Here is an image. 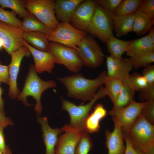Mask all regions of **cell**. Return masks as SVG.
Instances as JSON below:
<instances>
[{
  "label": "cell",
  "instance_id": "obj_29",
  "mask_svg": "<svg viewBox=\"0 0 154 154\" xmlns=\"http://www.w3.org/2000/svg\"><path fill=\"white\" fill-rule=\"evenodd\" d=\"M0 5L3 8H9L23 19L31 15L24 7L23 0H0Z\"/></svg>",
  "mask_w": 154,
  "mask_h": 154
},
{
  "label": "cell",
  "instance_id": "obj_32",
  "mask_svg": "<svg viewBox=\"0 0 154 154\" xmlns=\"http://www.w3.org/2000/svg\"><path fill=\"white\" fill-rule=\"evenodd\" d=\"M93 147L89 133L86 132L82 135L77 145L74 154H88Z\"/></svg>",
  "mask_w": 154,
  "mask_h": 154
},
{
  "label": "cell",
  "instance_id": "obj_10",
  "mask_svg": "<svg viewBox=\"0 0 154 154\" xmlns=\"http://www.w3.org/2000/svg\"><path fill=\"white\" fill-rule=\"evenodd\" d=\"M145 102H137L134 99L127 106L112 109L108 113L119 123L123 132L127 133L139 115Z\"/></svg>",
  "mask_w": 154,
  "mask_h": 154
},
{
  "label": "cell",
  "instance_id": "obj_15",
  "mask_svg": "<svg viewBox=\"0 0 154 154\" xmlns=\"http://www.w3.org/2000/svg\"><path fill=\"white\" fill-rule=\"evenodd\" d=\"M107 76L116 78L123 82L129 78V72L133 69L129 58L111 55L106 56Z\"/></svg>",
  "mask_w": 154,
  "mask_h": 154
},
{
  "label": "cell",
  "instance_id": "obj_9",
  "mask_svg": "<svg viewBox=\"0 0 154 154\" xmlns=\"http://www.w3.org/2000/svg\"><path fill=\"white\" fill-rule=\"evenodd\" d=\"M48 52L54 56L56 63L63 65L72 72H78L84 65L76 50L63 44L52 42Z\"/></svg>",
  "mask_w": 154,
  "mask_h": 154
},
{
  "label": "cell",
  "instance_id": "obj_44",
  "mask_svg": "<svg viewBox=\"0 0 154 154\" xmlns=\"http://www.w3.org/2000/svg\"><path fill=\"white\" fill-rule=\"evenodd\" d=\"M0 112L5 114L4 110V103L3 100L2 98V95L3 92V90L0 86Z\"/></svg>",
  "mask_w": 154,
  "mask_h": 154
},
{
  "label": "cell",
  "instance_id": "obj_20",
  "mask_svg": "<svg viewBox=\"0 0 154 154\" xmlns=\"http://www.w3.org/2000/svg\"><path fill=\"white\" fill-rule=\"evenodd\" d=\"M107 114V111L102 104L96 105L93 112L89 114L85 121V126L87 132L89 133L98 132L100 128V121Z\"/></svg>",
  "mask_w": 154,
  "mask_h": 154
},
{
  "label": "cell",
  "instance_id": "obj_6",
  "mask_svg": "<svg viewBox=\"0 0 154 154\" xmlns=\"http://www.w3.org/2000/svg\"><path fill=\"white\" fill-rule=\"evenodd\" d=\"M76 51L83 65L87 67L97 68L104 62L105 56L102 48L91 36L86 35L81 40Z\"/></svg>",
  "mask_w": 154,
  "mask_h": 154
},
{
  "label": "cell",
  "instance_id": "obj_11",
  "mask_svg": "<svg viewBox=\"0 0 154 154\" xmlns=\"http://www.w3.org/2000/svg\"><path fill=\"white\" fill-rule=\"evenodd\" d=\"M98 4L96 0H84L74 10L69 21L76 29L86 33Z\"/></svg>",
  "mask_w": 154,
  "mask_h": 154
},
{
  "label": "cell",
  "instance_id": "obj_41",
  "mask_svg": "<svg viewBox=\"0 0 154 154\" xmlns=\"http://www.w3.org/2000/svg\"><path fill=\"white\" fill-rule=\"evenodd\" d=\"M124 139L125 143V154H141L134 149L127 134L124 133Z\"/></svg>",
  "mask_w": 154,
  "mask_h": 154
},
{
  "label": "cell",
  "instance_id": "obj_18",
  "mask_svg": "<svg viewBox=\"0 0 154 154\" xmlns=\"http://www.w3.org/2000/svg\"><path fill=\"white\" fill-rule=\"evenodd\" d=\"M23 43L33 56L35 63V68L37 72L41 73L46 72L51 73L56 63L52 54L48 52L42 51L35 49L24 40Z\"/></svg>",
  "mask_w": 154,
  "mask_h": 154
},
{
  "label": "cell",
  "instance_id": "obj_45",
  "mask_svg": "<svg viewBox=\"0 0 154 154\" xmlns=\"http://www.w3.org/2000/svg\"><path fill=\"white\" fill-rule=\"evenodd\" d=\"M149 33L148 34L150 38L154 44V28L152 27L149 31Z\"/></svg>",
  "mask_w": 154,
  "mask_h": 154
},
{
  "label": "cell",
  "instance_id": "obj_23",
  "mask_svg": "<svg viewBox=\"0 0 154 154\" xmlns=\"http://www.w3.org/2000/svg\"><path fill=\"white\" fill-rule=\"evenodd\" d=\"M134 14L135 19L132 31L140 36L149 31L154 24V21L139 10H137Z\"/></svg>",
  "mask_w": 154,
  "mask_h": 154
},
{
  "label": "cell",
  "instance_id": "obj_25",
  "mask_svg": "<svg viewBox=\"0 0 154 154\" xmlns=\"http://www.w3.org/2000/svg\"><path fill=\"white\" fill-rule=\"evenodd\" d=\"M119 94L112 109H118L128 105L134 100L135 91L129 79L123 81Z\"/></svg>",
  "mask_w": 154,
  "mask_h": 154
},
{
  "label": "cell",
  "instance_id": "obj_46",
  "mask_svg": "<svg viewBox=\"0 0 154 154\" xmlns=\"http://www.w3.org/2000/svg\"><path fill=\"white\" fill-rule=\"evenodd\" d=\"M3 154H12L10 149L8 146H7L6 150Z\"/></svg>",
  "mask_w": 154,
  "mask_h": 154
},
{
  "label": "cell",
  "instance_id": "obj_13",
  "mask_svg": "<svg viewBox=\"0 0 154 154\" xmlns=\"http://www.w3.org/2000/svg\"><path fill=\"white\" fill-rule=\"evenodd\" d=\"M23 32L20 28L0 21V40L8 54L11 55L25 46L23 37Z\"/></svg>",
  "mask_w": 154,
  "mask_h": 154
},
{
  "label": "cell",
  "instance_id": "obj_35",
  "mask_svg": "<svg viewBox=\"0 0 154 154\" xmlns=\"http://www.w3.org/2000/svg\"><path fill=\"white\" fill-rule=\"evenodd\" d=\"M123 0H98L97 4L110 14L114 15Z\"/></svg>",
  "mask_w": 154,
  "mask_h": 154
},
{
  "label": "cell",
  "instance_id": "obj_30",
  "mask_svg": "<svg viewBox=\"0 0 154 154\" xmlns=\"http://www.w3.org/2000/svg\"><path fill=\"white\" fill-rule=\"evenodd\" d=\"M142 1L123 0L113 15L120 16L134 13L138 9Z\"/></svg>",
  "mask_w": 154,
  "mask_h": 154
},
{
  "label": "cell",
  "instance_id": "obj_39",
  "mask_svg": "<svg viewBox=\"0 0 154 154\" xmlns=\"http://www.w3.org/2000/svg\"><path fill=\"white\" fill-rule=\"evenodd\" d=\"M142 75L148 84H154V65H150L145 67Z\"/></svg>",
  "mask_w": 154,
  "mask_h": 154
},
{
  "label": "cell",
  "instance_id": "obj_3",
  "mask_svg": "<svg viewBox=\"0 0 154 154\" xmlns=\"http://www.w3.org/2000/svg\"><path fill=\"white\" fill-rule=\"evenodd\" d=\"M134 149L141 154H154V125L139 115L126 133Z\"/></svg>",
  "mask_w": 154,
  "mask_h": 154
},
{
  "label": "cell",
  "instance_id": "obj_4",
  "mask_svg": "<svg viewBox=\"0 0 154 154\" xmlns=\"http://www.w3.org/2000/svg\"><path fill=\"white\" fill-rule=\"evenodd\" d=\"M106 96L104 87L102 86L98 90L94 97L84 105L77 106L72 102L61 98L62 110L67 111L69 115L70 122L68 124L72 127L86 131L85 122L92 107L97 100Z\"/></svg>",
  "mask_w": 154,
  "mask_h": 154
},
{
  "label": "cell",
  "instance_id": "obj_1",
  "mask_svg": "<svg viewBox=\"0 0 154 154\" xmlns=\"http://www.w3.org/2000/svg\"><path fill=\"white\" fill-rule=\"evenodd\" d=\"M106 76V71H104L94 79L86 78L82 74L78 73L58 77L57 79L66 88L68 97L85 102L89 101L94 97L104 85Z\"/></svg>",
  "mask_w": 154,
  "mask_h": 154
},
{
  "label": "cell",
  "instance_id": "obj_37",
  "mask_svg": "<svg viewBox=\"0 0 154 154\" xmlns=\"http://www.w3.org/2000/svg\"><path fill=\"white\" fill-rule=\"evenodd\" d=\"M138 98L141 102L154 100V84H148L139 91Z\"/></svg>",
  "mask_w": 154,
  "mask_h": 154
},
{
  "label": "cell",
  "instance_id": "obj_34",
  "mask_svg": "<svg viewBox=\"0 0 154 154\" xmlns=\"http://www.w3.org/2000/svg\"><path fill=\"white\" fill-rule=\"evenodd\" d=\"M151 124L154 123V100L145 101L140 114Z\"/></svg>",
  "mask_w": 154,
  "mask_h": 154
},
{
  "label": "cell",
  "instance_id": "obj_16",
  "mask_svg": "<svg viewBox=\"0 0 154 154\" xmlns=\"http://www.w3.org/2000/svg\"><path fill=\"white\" fill-rule=\"evenodd\" d=\"M112 119L114 125L113 131H110L106 129L105 131L108 154H125L124 133L118 121L114 117H112Z\"/></svg>",
  "mask_w": 154,
  "mask_h": 154
},
{
  "label": "cell",
  "instance_id": "obj_42",
  "mask_svg": "<svg viewBox=\"0 0 154 154\" xmlns=\"http://www.w3.org/2000/svg\"><path fill=\"white\" fill-rule=\"evenodd\" d=\"M13 123L9 118L5 116V114L0 112V125L4 128L9 125H13Z\"/></svg>",
  "mask_w": 154,
  "mask_h": 154
},
{
  "label": "cell",
  "instance_id": "obj_21",
  "mask_svg": "<svg viewBox=\"0 0 154 154\" xmlns=\"http://www.w3.org/2000/svg\"><path fill=\"white\" fill-rule=\"evenodd\" d=\"M154 52V44L148 35L133 40L125 52L127 55L132 57Z\"/></svg>",
  "mask_w": 154,
  "mask_h": 154
},
{
  "label": "cell",
  "instance_id": "obj_5",
  "mask_svg": "<svg viewBox=\"0 0 154 154\" xmlns=\"http://www.w3.org/2000/svg\"><path fill=\"white\" fill-rule=\"evenodd\" d=\"M25 8L47 27L54 31L59 23L54 10L53 0H23Z\"/></svg>",
  "mask_w": 154,
  "mask_h": 154
},
{
  "label": "cell",
  "instance_id": "obj_28",
  "mask_svg": "<svg viewBox=\"0 0 154 154\" xmlns=\"http://www.w3.org/2000/svg\"><path fill=\"white\" fill-rule=\"evenodd\" d=\"M104 85L106 96H109L113 104H114L121 89L122 82L116 78L107 76Z\"/></svg>",
  "mask_w": 154,
  "mask_h": 154
},
{
  "label": "cell",
  "instance_id": "obj_47",
  "mask_svg": "<svg viewBox=\"0 0 154 154\" xmlns=\"http://www.w3.org/2000/svg\"><path fill=\"white\" fill-rule=\"evenodd\" d=\"M4 48L3 45L1 40H0V50Z\"/></svg>",
  "mask_w": 154,
  "mask_h": 154
},
{
  "label": "cell",
  "instance_id": "obj_24",
  "mask_svg": "<svg viewBox=\"0 0 154 154\" xmlns=\"http://www.w3.org/2000/svg\"><path fill=\"white\" fill-rule=\"evenodd\" d=\"M23 37L25 41L35 49L48 52L50 43L44 33L37 32H24Z\"/></svg>",
  "mask_w": 154,
  "mask_h": 154
},
{
  "label": "cell",
  "instance_id": "obj_2",
  "mask_svg": "<svg viewBox=\"0 0 154 154\" xmlns=\"http://www.w3.org/2000/svg\"><path fill=\"white\" fill-rule=\"evenodd\" d=\"M37 73L34 65L31 64L22 90L20 92L17 98L18 100L22 101L25 105L30 106L32 105L28 103L27 98L29 96H32L36 100L34 110L37 114L40 115L43 110L40 101L42 94L47 89L55 87L56 84L52 80L45 81L42 80Z\"/></svg>",
  "mask_w": 154,
  "mask_h": 154
},
{
  "label": "cell",
  "instance_id": "obj_33",
  "mask_svg": "<svg viewBox=\"0 0 154 154\" xmlns=\"http://www.w3.org/2000/svg\"><path fill=\"white\" fill-rule=\"evenodd\" d=\"M16 15L13 11L4 10L0 5V21L21 29V21L16 17Z\"/></svg>",
  "mask_w": 154,
  "mask_h": 154
},
{
  "label": "cell",
  "instance_id": "obj_48",
  "mask_svg": "<svg viewBox=\"0 0 154 154\" xmlns=\"http://www.w3.org/2000/svg\"><path fill=\"white\" fill-rule=\"evenodd\" d=\"M3 153L0 149V154H3Z\"/></svg>",
  "mask_w": 154,
  "mask_h": 154
},
{
  "label": "cell",
  "instance_id": "obj_31",
  "mask_svg": "<svg viewBox=\"0 0 154 154\" xmlns=\"http://www.w3.org/2000/svg\"><path fill=\"white\" fill-rule=\"evenodd\" d=\"M133 68L138 69L142 67H145L154 62V52L130 57Z\"/></svg>",
  "mask_w": 154,
  "mask_h": 154
},
{
  "label": "cell",
  "instance_id": "obj_14",
  "mask_svg": "<svg viewBox=\"0 0 154 154\" xmlns=\"http://www.w3.org/2000/svg\"><path fill=\"white\" fill-rule=\"evenodd\" d=\"M11 60L9 65V81L8 96L11 99L17 98L20 93L17 87V79L22 60L24 57H30L31 54L25 46L13 52L11 54Z\"/></svg>",
  "mask_w": 154,
  "mask_h": 154
},
{
  "label": "cell",
  "instance_id": "obj_27",
  "mask_svg": "<svg viewBox=\"0 0 154 154\" xmlns=\"http://www.w3.org/2000/svg\"><path fill=\"white\" fill-rule=\"evenodd\" d=\"M21 29L24 32H40L46 35L53 31L46 26L35 16L31 14L29 16L23 19L21 21Z\"/></svg>",
  "mask_w": 154,
  "mask_h": 154
},
{
  "label": "cell",
  "instance_id": "obj_26",
  "mask_svg": "<svg viewBox=\"0 0 154 154\" xmlns=\"http://www.w3.org/2000/svg\"><path fill=\"white\" fill-rule=\"evenodd\" d=\"M132 41L120 39L113 35L108 39L105 43L110 55L119 58L126 52Z\"/></svg>",
  "mask_w": 154,
  "mask_h": 154
},
{
  "label": "cell",
  "instance_id": "obj_40",
  "mask_svg": "<svg viewBox=\"0 0 154 154\" xmlns=\"http://www.w3.org/2000/svg\"><path fill=\"white\" fill-rule=\"evenodd\" d=\"M9 65H2L0 63V82L9 84Z\"/></svg>",
  "mask_w": 154,
  "mask_h": 154
},
{
  "label": "cell",
  "instance_id": "obj_43",
  "mask_svg": "<svg viewBox=\"0 0 154 154\" xmlns=\"http://www.w3.org/2000/svg\"><path fill=\"white\" fill-rule=\"evenodd\" d=\"M4 128L3 126L0 125V149L3 153L5 151L7 146L5 142L3 133Z\"/></svg>",
  "mask_w": 154,
  "mask_h": 154
},
{
  "label": "cell",
  "instance_id": "obj_36",
  "mask_svg": "<svg viewBox=\"0 0 154 154\" xmlns=\"http://www.w3.org/2000/svg\"><path fill=\"white\" fill-rule=\"evenodd\" d=\"M129 79L135 91H139L145 88L148 83L142 75L135 72L130 75Z\"/></svg>",
  "mask_w": 154,
  "mask_h": 154
},
{
  "label": "cell",
  "instance_id": "obj_17",
  "mask_svg": "<svg viewBox=\"0 0 154 154\" xmlns=\"http://www.w3.org/2000/svg\"><path fill=\"white\" fill-rule=\"evenodd\" d=\"M37 121L40 123L42 131V137L46 147L45 154H55V147L58 142V136L63 131L62 128H51L46 116L37 117Z\"/></svg>",
  "mask_w": 154,
  "mask_h": 154
},
{
  "label": "cell",
  "instance_id": "obj_8",
  "mask_svg": "<svg viewBox=\"0 0 154 154\" xmlns=\"http://www.w3.org/2000/svg\"><path fill=\"white\" fill-rule=\"evenodd\" d=\"M112 19L110 14L98 4L87 32L105 43L114 35Z\"/></svg>",
  "mask_w": 154,
  "mask_h": 154
},
{
  "label": "cell",
  "instance_id": "obj_12",
  "mask_svg": "<svg viewBox=\"0 0 154 154\" xmlns=\"http://www.w3.org/2000/svg\"><path fill=\"white\" fill-rule=\"evenodd\" d=\"M62 128L64 133L58 137L55 154H74L77 145L82 135L87 131L73 127L68 124Z\"/></svg>",
  "mask_w": 154,
  "mask_h": 154
},
{
  "label": "cell",
  "instance_id": "obj_22",
  "mask_svg": "<svg viewBox=\"0 0 154 154\" xmlns=\"http://www.w3.org/2000/svg\"><path fill=\"white\" fill-rule=\"evenodd\" d=\"M111 15L112 19L113 30L117 37L125 35L132 31L135 19L134 13L120 16Z\"/></svg>",
  "mask_w": 154,
  "mask_h": 154
},
{
  "label": "cell",
  "instance_id": "obj_19",
  "mask_svg": "<svg viewBox=\"0 0 154 154\" xmlns=\"http://www.w3.org/2000/svg\"><path fill=\"white\" fill-rule=\"evenodd\" d=\"M84 0H56L54 10L57 21L69 23L76 7Z\"/></svg>",
  "mask_w": 154,
  "mask_h": 154
},
{
  "label": "cell",
  "instance_id": "obj_38",
  "mask_svg": "<svg viewBox=\"0 0 154 154\" xmlns=\"http://www.w3.org/2000/svg\"><path fill=\"white\" fill-rule=\"evenodd\" d=\"M137 10L144 13L154 21V0H143Z\"/></svg>",
  "mask_w": 154,
  "mask_h": 154
},
{
  "label": "cell",
  "instance_id": "obj_7",
  "mask_svg": "<svg viewBox=\"0 0 154 154\" xmlns=\"http://www.w3.org/2000/svg\"><path fill=\"white\" fill-rule=\"evenodd\" d=\"M86 35V33L76 29L69 23L61 22L55 30L46 36L49 41L57 42L76 50Z\"/></svg>",
  "mask_w": 154,
  "mask_h": 154
}]
</instances>
